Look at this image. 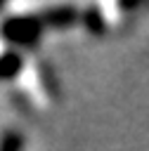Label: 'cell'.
<instances>
[{
    "label": "cell",
    "mask_w": 149,
    "mask_h": 151,
    "mask_svg": "<svg viewBox=\"0 0 149 151\" xmlns=\"http://www.w3.org/2000/svg\"><path fill=\"white\" fill-rule=\"evenodd\" d=\"M21 57L14 52H7L0 57V78H9V76H19L21 71Z\"/></svg>",
    "instance_id": "3957f363"
},
{
    "label": "cell",
    "mask_w": 149,
    "mask_h": 151,
    "mask_svg": "<svg viewBox=\"0 0 149 151\" xmlns=\"http://www.w3.org/2000/svg\"><path fill=\"white\" fill-rule=\"evenodd\" d=\"M0 151H24V134L19 130H5L0 134Z\"/></svg>",
    "instance_id": "277c9868"
},
{
    "label": "cell",
    "mask_w": 149,
    "mask_h": 151,
    "mask_svg": "<svg viewBox=\"0 0 149 151\" xmlns=\"http://www.w3.org/2000/svg\"><path fill=\"white\" fill-rule=\"evenodd\" d=\"M43 24H54V26H66L76 21V9L73 7H52L47 14L40 17Z\"/></svg>",
    "instance_id": "7a4b0ae2"
},
{
    "label": "cell",
    "mask_w": 149,
    "mask_h": 151,
    "mask_svg": "<svg viewBox=\"0 0 149 151\" xmlns=\"http://www.w3.org/2000/svg\"><path fill=\"white\" fill-rule=\"evenodd\" d=\"M40 26H43L40 17H14L9 21H5L2 35H5V40L19 42V45H31L38 38Z\"/></svg>",
    "instance_id": "6da1fadb"
}]
</instances>
